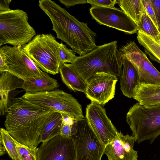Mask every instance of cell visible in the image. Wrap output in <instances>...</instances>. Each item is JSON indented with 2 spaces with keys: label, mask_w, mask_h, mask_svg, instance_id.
Instances as JSON below:
<instances>
[{
  "label": "cell",
  "mask_w": 160,
  "mask_h": 160,
  "mask_svg": "<svg viewBox=\"0 0 160 160\" xmlns=\"http://www.w3.org/2000/svg\"><path fill=\"white\" fill-rule=\"evenodd\" d=\"M142 1L148 15L158 28L154 11L150 0H142Z\"/></svg>",
  "instance_id": "obj_31"
},
{
  "label": "cell",
  "mask_w": 160,
  "mask_h": 160,
  "mask_svg": "<svg viewBox=\"0 0 160 160\" xmlns=\"http://www.w3.org/2000/svg\"><path fill=\"white\" fill-rule=\"evenodd\" d=\"M138 30L150 36L156 42L160 39V33L154 22L144 10L140 21L138 24Z\"/></svg>",
  "instance_id": "obj_25"
},
{
  "label": "cell",
  "mask_w": 160,
  "mask_h": 160,
  "mask_svg": "<svg viewBox=\"0 0 160 160\" xmlns=\"http://www.w3.org/2000/svg\"><path fill=\"white\" fill-rule=\"evenodd\" d=\"M12 1L11 0H0V12L10 10L9 5Z\"/></svg>",
  "instance_id": "obj_34"
},
{
  "label": "cell",
  "mask_w": 160,
  "mask_h": 160,
  "mask_svg": "<svg viewBox=\"0 0 160 160\" xmlns=\"http://www.w3.org/2000/svg\"><path fill=\"white\" fill-rule=\"evenodd\" d=\"M119 51L121 56L131 62L136 69L139 83L160 84V72L134 41L127 43Z\"/></svg>",
  "instance_id": "obj_10"
},
{
  "label": "cell",
  "mask_w": 160,
  "mask_h": 160,
  "mask_svg": "<svg viewBox=\"0 0 160 160\" xmlns=\"http://www.w3.org/2000/svg\"><path fill=\"white\" fill-rule=\"evenodd\" d=\"M153 9L158 30L160 33V0H150Z\"/></svg>",
  "instance_id": "obj_32"
},
{
  "label": "cell",
  "mask_w": 160,
  "mask_h": 160,
  "mask_svg": "<svg viewBox=\"0 0 160 160\" xmlns=\"http://www.w3.org/2000/svg\"><path fill=\"white\" fill-rule=\"evenodd\" d=\"M75 160H101L105 146L85 119L78 122L71 136Z\"/></svg>",
  "instance_id": "obj_7"
},
{
  "label": "cell",
  "mask_w": 160,
  "mask_h": 160,
  "mask_svg": "<svg viewBox=\"0 0 160 160\" xmlns=\"http://www.w3.org/2000/svg\"><path fill=\"white\" fill-rule=\"evenodd\" d=\"M60 45L52 34H42L36 35L22 47L42 71L54 75L58 73L61 65L58 56Z\"/></svg>",
  "instance_id": "obj_5"
},
{
  "label": "cell",
  "mask_w": 160,
  "mask_h": 160,
  "mask_svg": "<svg viewBox=\"0 0 160 160\" xmlns=\"http://www.w3.org/2000/svg\"><path fill=\"white\" fill-rule=\"evenodd\" d=\"M59 1L64 5L66 8L79 4H84L87 3L86 0H59Z\"/></svg>",
  "instance_id": "obj_33"
},
{
  "label": "cell",
  "mask_w": 160,
  "mask_h": 160,
  "mask_svg": "<svg viewBox=\"0 0 160 160\" xmlns=\"http://www.w3.org/2000/svg\"><path fill=\"white\" fill-rule=\"evenodd\" d=\"M62 121L61 113L54 111L42 130L41 142H46L60 135Z\"/></svg>",
  "instance_id": "obj_21"
},
{
  "label": "cell",
  "mask_w": 160,
  "mask_h": 160,
  "mask_svg": "<svg viewBox=\"0 0 160 160\" xmlns=\"http://www.w3.org/2000/svg\"><path fill=\"white\" fill-rule=\"evenodd\" d=\"M59 72L62 82L69 89L85 93L87 84L78 75L72 64H61Z\"/></svg>",
  "instance_id": "obj_19"
},
{
  "label": "cell",
  "mask_w": 160,
  "mask_h": 160,
  "mask_svg": "<svg viewBox=\"0 0 160 160\" xmlns=\"http://www.w3.org/2000/svg\"><path fill=\"white\" fill-rule=\"evenodd\" d=\"M21 97L37 105L69 115L78 121L85 118L81 105L77 99L62 90L25 92Z\"/></svg>",
  "instance_id": "obj_6"
},
{
  "label": "cell",
  "mask_w": 160,
  "mask_h": 160,
  "mask_svg": "<svg viewBox=\"0 0 160 160\" xmlns=\"http://www.w3.org/2000/svg\"><path fill=\"white\" fill-rule=\"evenodd\" d=\"M0 132V140L2 141L9 156L12 160H20L15 139L6 129L1 128Z\"/></svg>",
  "instance_id": "obj_26"
},
{
  "label": "cell",
  "mask_w": 160,
  "mask_h": 160,
  "mask_svg": "<svg viewBox=\"0 0 160 160\" xmlns=\"http://www.w3.org/2000/svg\"><path fill=\"white\" fill-rule=\"evenodd\" d=\"M6 72H8V70L4 56L2 52L0 51V73Z\"/></svg>",
  "instance_id": "obj_35"
},
{
  "label": "cell",
  "mask_w": 160,
  "mask_h": 160,
  "mask_svg": "<svg viewBox=\"0 0 160 160\" xmlns=\"http://www.w3.org/2000/svg\"><path fill=\"white\" fill-rule=\"evenodd\" d=\"M40 8L48 17L57 38L65 42L79 56L92 50L97 46L96 34L86 23L79 21L54 1L40 0Z\"/></svg>",
  "instance_id": "obj_2"
},
{
  "label": "cell",
  "mask_w": 160,
  "mask_h": 160,
  "mask_svg": "<svg viewBox=\"0 0 160 160\" xmlns=\"http://www.w3.org/2000/svg\"><path fill=\"white\" fill-rule=\"evenodd\" d=\"M15 141L20 160H37L38 148L29 147Z\"/></svg>",
  "instance_id": "obj_27"
},
{
  "label": "cell",
  "mask_w": 160,
  "mask_h": 160,
  "mask_svg": "<svg viewBox=\"0 0 160 160\" xmlns=\"http://www.w3.org/2000/svg\"><path fill=\"white\" fill-rule=\"evenodd\" d=\"M137 38L138 43L144 47L145 53L150 58L160 64V44L139 30L138 31Z\"/></svg>",
  "instance_id": "obj_22"
},
{
  "label": "cell",
  "mask_w": 160,
  "mask_h": 160,
  "mask_svg": "<svg viewBox=\"0 0 160 160\" xmlns=\"http://www.w3.org/2000/svg\"><path fill=\"white\" fill-rule=\"evenodd\" d=\"M122 57L123 68L120 77V89L125 96L131 98H133L135 88L139 83V76L132 62L126 58Z\"/></svg>",
  "instance_id": "obj_18"
},
{
  "label": "cell",
  "mask_w": 160,
  "mask_h": 160,
  "mask_svg": "<svg viewBox=\"0 0 160 160\" xmlns=\"http://www.w3.org/2000/svg\"><path fill=\"white\" fill-rule=\"evenodd\" d=\"M24 81L8 72L0 73V114H6L10 106L8 96L10 93L17 89L22 88Z\"/></svg>",
  "instance_id": "obj_16"
},
{
  "label": "cell",
  "mask_w": 160,
  "mask_h": 160,
  "mask_svg": "<svg viewBox=\"0 0 160 160\" xmlns=\"http://www.w3.org/2000/svg\"><path fill=\"white\" fill-rule=\"evenodd\" d=\"M89 11L92 18L100 24L129 34L134 33L138 31V25L122 10L98 6L91 7Z\"/></svg>",
  "instance_id": "obj_11"
},
{
  "label": "cell",
  "mask_w": 160,
  "mask_h": 160,
  "mask_svg": "<svg viewBox=\"0 0 160 160\" xmlns=\"http://www.w3.org/2000/svg\"><path fill=\"white\" fill-rule=\"evenodd\" d=\"M118 80L110 73L97 72L87 83L85 94L91 102L102 106L114 97Z\"/></svg>",
  "instance_id": "obj_13"
},
{
  "label": "cell",
  "mask_w": 160,
  "mask_h": 160,
  "mask_svg": "<svg viewBox=\"0 0 160 160\" xmlns=\"http://www.w3.org/2000/svg\"><path fill=\"white\" fill-rule=\"evenodd\" d=\"M54 111L33 104L21 97L15 98L6 114L5 129L18 142L37 147L41 142L42 130Z\"/></svg>",
  "instance_id": "obj_1"
},
{
  "label": "cell",
  "mask_w": 160,
  "mask_h": 160,
  "mask_svg": "<svg viewBox=\"0 0 160 160\" xmlns=\"http://www.w3.org/2000/svg\"><path fill=\"white\" fill-rule=\"evenodd\" d=\"M37 160H75L71 138L60 135L42 142L38 148Z\"/></svg>",
  "instance_id": "obj_14"
},
{
  "label": "cell",
  "mask_w": 160,
  "mask_h": 160,
  "mask_svg": "<svg viewBox=\"0 0 160 160\" xmlns=\"http://www.w3.org/2000/svg\"><path fill=\"white\" fill-rule=\"evenodd\" d=\"M5 148L3 145L2 141L0 140V155H4L6 152Z\"/></svg>",
  "instance_id": "obj_36"
},
{
  "label": "cell",
  "mask_w": 160,
  "mask_h": 160,
  "mask_svg": "<svg viewBox=\"0 0 160 160\" xmlns=\"http://www.w3.org/2000/svg\"><path fill=\"white\" fill-rule=\"evenodd\" d=\"M158 42V43L160 44V39L159 41L158 42Z\"/></svg>",
  "instance_id": "obj_37"
},
{
  "label": "cell",
  "mask_w": 160,
  "mask_h": 160,
  "mask_svg": "<svg viewBox=\"0 0 160 160\" xmlns=\"http://www.w3.org/2000/svg\"><path fill=\"white\" fill-rule=\"evenodd\" d=\"M59 86L56 79L45 72L41 77L24 81L22 88L26 93H34L52 91Z\"/></svg>",
  "instance_id": "obj_20"
},
{
  "label": "cell",
  "mask_w": 160,
  "mask_h": 160,
  "mask_svg": "<svg viewBox=\"0 0 160 160\" xmlns=\"http://www.w3.org/2000/svg\"></svg>",
  "instance_id": "obj_38"
},
{
  "label": "cell",
  "mask_w": 160,
  "mask_h": 160,
  "mask_svg": "<svg viewBox=\"0 0 160 160\" xmlns=\"http://www.w3.org/2000/svg\"><path fill=\"white\" fill-rule=\"evenodd\" d=\"M133 98L146 107L160 105V84L139 83L134 89Z\"/></svg>",
  "instance_id": "obj_17"
},
{
  "label": "cell",
  "mask_w": 160,
  "mask_h": 160,
  "mask_svg": "<svg viewBox=\"0 0 160 160\" xmlns=\"http://www.w3.org/2000/svg\"><path fill=\"white\" fill-rule=\"evenodd\" d=\"M135 142L132 135L118 132L116 137L105 146L104 154L108 160H138V152L134 149Z\"/></svg>",
  "instance_id": "obj_15"
},
{
  "label": "cell",
  "mask_w": 160,
  "mask_h": 160,
  "mask_svg": "<svg viewBox=\"0 0 160 160\" xmlns=\"http://www.w3.org/2000/svg\"><path fill=\"white\" fill-rule=\"evenodd\" d=\"M123 59L119 51L116 49L110 58L103 65L99 72L110 73L120 78L122 72Z\"/></svg>",
  "instance_id": "obj_24"
},
{
  "label": "cell",
  "mask_w": 160,
  "mask_h": 160,
  "mask_svg": "<svg viewBox=\"0 0 160 160\" xmlns=\"http://www.w3.org/2000/svg\"><path fill=\"white\" fill-rule=\"evenodd\" d=\"M77 122L71 125L62 122L60 135L64 138H71L75 131Z\"/></svg>",
  "instance_id": "obj_30"
},
{
  "label": "cell",
  "mask_w": 160,
  "mask_h": 160,
  "mask_svg": "<svg viewBox=\"0 0 160 160\" xmlns=\"http://www.w3.org/2000/svg\"><path fill=\"white\" fill-rule=\"evenodd\" d=\"M118 2L122 10L138 25L145 10L142 0H118Z\"/></svg>",
  "instance_id": "obj_23"
},
{
  "label": "cell",
  "mask_w": 160,
  "mask_h": 160,
  "mask_svg": "<svg viewBox=\"0 0 160 160\" xmlns=\"http://www.w3.org/2000/svg\"><path fill=\"white\" fill-rule=\"evenodd\" d=\"M8 72L24 81L42 77V71L25 52L22 46L5 45L0 48Z\"/></svg>",
  "instance_id": "obj_8"
},
{
  "label": "cell",
  "mask_w": 160,
  "mask_h": 160,
  "mask_svg": "<svg viewBox=\"0 0 160 160\" xmlns=\"http://www.w3.org/2000/svg\"><path fill=\"white\" fill-rule=\"evenodd\" d=\"M87 3L90 4L92 7H102L115 8V5L118 3L117 0H87Z\"/></svg>",
  "instance_id": "obj_29"
},
{
  "label": "cell",
  "mask_w": 160,
  "mask_h": 160,
  "mask_svg": "<svg viewBox=\"0 0 160 160\" xmlns=\"http://www.w3.org/2000/svg\"><path fill=\"white\" fill-rule=\"evenodd\" d=\"M117 41L97 46L93 50L82 56L77 57L72 64L76 72L87 83L118 49Z\"/></svg>",
  "instance_id": "obj_9"
},
{
  "label": "cell",
  "mask_w": 160,
  "mask_h": 160,
  "mask_svg": "<svg viewBox=\"0 0 160 160\" xmlns=\"http://www.w3.org/2000/svg\"><path fill=\"white\" fill-rule=\"evenodd\" d=\"M26 12L17 9L0 12V46L6 44L22 46L36 34Z\"/></svg>",
  "instance_id": "obj_4"
},
{
  "label": "cell",
  "mask_w": 160,
  "mask_h": 160,
  "mask_svg": "<svg viewBox=\"0 0 160 160\" xmlns=\"http://www.w3.org/2000/svg\"><path fill=\"white\" fill-rule=\"evenodd\" d=\"M58 56L61 64L66 62L72 64L77 57L72 50L67 48L62 42L60 43Z\"/></svg>",
  "instance_id": "obj_28"
},
{
  "label": "cell",
  "mask_w": 160,
  "mask_h": 160,
  "mask_svg": "<svg viewBox=\"0 0 160 160\" xmlns=\"http://www.w3.org/2000/svg\"><path fill=\"white\" fill-rule=\"evenodd\" d=\"M85 118L105 146L116 137L118 132L102 106L91 102L86 108Z\"/></svg>",
  "instance_id": "obj_12"
},
{
  "label": "cell",
  "mask_w": 160,
  "mask_h": 160,
  "mask_svg": "<svg viewBox=\"0 0 160 160\" xmlns=\"http://www.w3.org/2000/svg\"><path fill=\"white\" fill-rule=\"evenodd\" d=\"M126 121L138 143H153L160 135V105L146 107L137 102L130 108Z\"/></svg>",
  "instance_id": "obj_3"
}]
</instances>
